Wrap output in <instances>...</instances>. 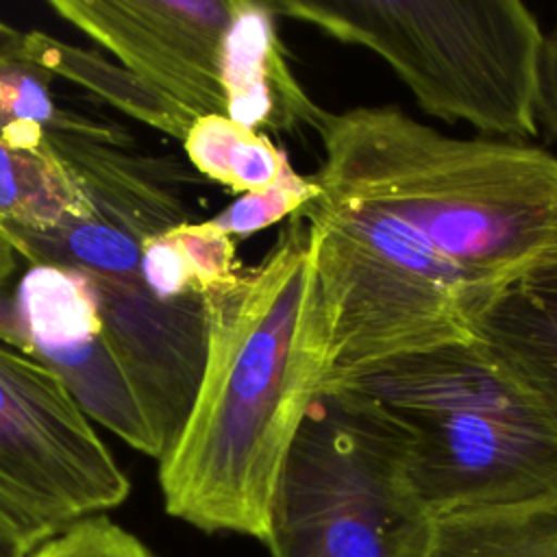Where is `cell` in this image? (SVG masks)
<instances>
[{"instance_id":"cell-1","label":"cell","mask_w":557,"mask_h":557,"mask_svg":"<svg viewBox=\"0 0 557 557\" xmlns=\"http://www.w3.org/2000/svg\"><path fill=\"white\" fill-rule=\"evenodd\" d=\"M309 228L324 387L389 357L470 339L472 313L557 259V157L446 137L394 107L326 113Z\"/></svg>"},{"instance_id":"cell-2","label":"cell","mask_w":557,"mask_h":557,"mask_svg":"<svg viewBox=\"0 0 557 557\" xmlns=\"http://www.w3.org/2000/svg\"><path fill=\"white\" fill-rule=\"evenodd\" d=\"M207 355L194 407L159 459L165 511L207 533L265 542L287 453L326 374V324L305 220L202 294Z\"/></svg>"},{"instance_id":"cell-3","label":"cell","mask_w":557,"mask_h":557,"mask_svg":"<svg viewBox=\"0 0 557 557\" xmlns=\"http://www.w3.org/2000/svg\"><path fill=\"white\" fill-rule=\"evenodd\" d=\"M333 389L405 433L409 483L435 520L557 494V418L472 339L389 357Z\"/></svg>"},{"instance_id":"cell-4","label":"cell","mask_w":557,"mask_h":557,"mask_svg":"<svg viewBox=\"0 0 557 557\" xmlns=\"http://www.w3.org/2000/svg\"><path fill=\"white\" fill-rule=\"evenodd\" d=\"M268 7L379 54L429 115L509 139L537 135L535 85L546 35L518 0H278Z\"/></svg>"},{"instance_id":"cell-5","label":"cell","mask_w":557,"mask_h":557,"mask_svg":"<svg viewBox=\"0 0 557 557\" xmlns=\"http://www.w3.org/2000/svg\"><path fill=\"white\" fill-rule=\"evenodd\" d=\"M435 535L409 483L405 433L374 405L322 392L278 476L272 557H431Z\"/></svg>"},{"instance_id":"cell-6","label":"cell","mask_w":557,"mask_h":557,"mask_svg":"<svg viewBox=\"0 0 557 557\" xmlns=\"http://www.w3.org/2000/svg\"><path fill=\"white\" fill-rule=\"evenodd\" d=\"M128 492L126 472L59 374L0 342V518L39 546Z\"/></svg>"},{"instance_id":"cell-7","label":"cell","mask_w":557,"mask_h":557,"mask_svg":"<svg viewBox=\"0 0 557 557\" xmlns=\"http://www.w3.org/2000/svg\"><path fill=\"white\" fill-rule=\"evenodd\" d=\"M46 144L65 163L89 200L91 215L50 233L4 228L30 265H59L124 281H141L144 244L194 222L181 163L131 150L115 124L59 109Z\"/></svg>"},{"instance_id":"cell-8","label":"cell","mask_w":557,"mask_h":557,"mask_svg":"<svg viewBox=\"0 0 557 557\" xmlns=\"http://www.w3.org/2000/svg\"><path fill=\"white\" fill-rule=\"evenodd\" d=\"M48 7L191 115H226L220 54L228 0H52Z\"/></svg>"},{"instance_id":"cell-9","label":"cell","mask_w":557,"mask_h":557,"mask_svg":"<svg viewBox=\"0 0 557 557\" xmlns=\"http://www.w3.org/2000/svg\"><path fill=\"white\" fill-rule=\"evenodd\" d=\"M83 274L98 296L104 344L137 394L163 457L181 435L202 379L205 298L161 300L141 281Z\"/></svg>"},{"instance_id":"cell-10","label":"cell","mask_w":557,"mask_h":557,"mask_svg":"<svg viewBox=\"0 0 557 557\" xmlns=\"http://www.w3.org/2000/svg\"><path fill=\"white\" fill-rule=\"evenodd\" d=\"M231 20L222 41L220 81L226 115L252 131L320 128L326 113L292 74L268 2L228 0Z\"/></svg>"},{"instance_id":"cell-11","label":"cell","mask_w":557,"mask_h":557,"mask_svg":"<svg viewBox=\"0 0 557 557\" xmlns=\"http://www.w3.org/2000/svg\"><path fill=\"white\" fill-rule=\"evenodd\" d=\"M466 333L557 418V259L492 292Z\"/></svg>"},{"instance_id":"cell-12","label":"cell","mask_w":557,"mask_h":557,"mask_svg":"<svg viewBox=\"0 0 557 557\" xmlns=\"http://www.w3.org/2000/svg\"><path fill=\"white\" fill-rule=\"evenodd\" d=\"M22 61L44 70L50 76H61L78 85L109 107L172 139H178L181 144L198 120L176 100L161 94L124 65L113 63L102 52L78 48L74 44L54 39L48 33H26Z\"/></svg>"},{"instance_id":"cell-13","label":"cell","mask_w":557,"mask_h":557,"mask_svg":"<svg viewBox=\"0 0 557 557\" xmlns=\"http://www.w3.org/2000/svg\"><path fill=\"white\" fill-rule=\"evenodd\" d=\"M15 305L28 337V357L54 368L102 335L91 281L72 268L30 265L15 289Z\"/></svg>"},{"instance_id":"cell-14","label":"cell","mask_w":557,"mask_h":557,"mask_svg":"<svg viewBox=\"0 0 557 557\" xmlns=\"http://www.w3.org/2000/svg\"><path fill=\"white\" fill-rule=\"evenodd\" d=\"M89 215V200L46 144V133L39 146L0 139V228L50 233Z\"/></svg>"},{"instance_id":"cell-15","label":"cell","mask_w":557,"mask_h":557,"mask_svg":"<svg viewBox=\"0 0 557 557\" xmlns=\"http://www.w3.org/2000/svg\"><path fill=\"white\" fill-rule=\"evenodd\" d=\"M237 239L211 218L150 237L141 250V278L161 300L207 294L237 276Z\"/></svg>"},{"instance_id":"cell-16","label":"cell","mask_w":557,"mask_h":557,"mask_svg":"<svg viewBox=\"0 0 557 557\" xmlns=\"http://www.w3.org/2000/svg\"><path fill=\"white\" fill-rule=\"evenodd\" d=\"M431 557H557V494L437 520Z\"/></svg>"},{"instance_id":"cell-17","label":"cell","mask_w":557,"mask_h":557,"mask_svg":"<svg viewBox=\"0 0 557 557\" xmlns=\"http://www.w3.org/2000/svg\"><path fill=\"white\" fill-rule=\"evenodd\" d=\"M183 148L202 176L242 196L274 183L287 163V154L263 133L237 124L228 115L198 117Z\"/></svg>"},{"instance_id":"cell-18","label":"cell","mask_w":557,"mask_h":557,"mask_svg":"<svg viewBox=\"0 0 557 557\" xmlns=\"http://www.w3.org/2000/svg\"><path fill=\"white\" fill-rule=\"evenodd\" d=\"M315 196L318 187L313 178L298 174L287 159L274 183L259 191L239 196L211 220L233 239H244L265 226L296 215Z\"/></svg>"},{"instance_id":"cell-19","label":"cell","mask_w":557,"mask_h":557,"mask_svg":"<svg viewBox=\"0 0 557 557\" xmlns=\"http://www.w3.org/2000/svg\"><path fill=\"white\" fill-rule=\"evenodd\" d=\"M28 557H159L111 518L91 516L54 533Z\"/></svg>"},{"instance_id":"cell-20","label":"cell","mask_w":557,"mask_h":557,"mask_svg":"<svg viewBox=\"0 0 557 557\" xmlns=\"http://www.w3.org/2000/svg\"><path fill=\"white\" fill-rule=\"evenodd\" d=\"M50 78L22 59L0 65V135L22 124L48 126L57 117L59 109L48 89Z\"/></svg>"},{"instance_id":"cell-21","label":"cell","mask_w":557,"mask_h":557,"mask_svg":"<svg viewBox=\"0 0 557 557\" xmlns=\"http://www.w3.org/2000/svg\"><path fill=\"white\" fill-rule=\"evenodd\" d=\"M535 117L548 135L557 137V35L544 37L537 85H535Z\"/></svg>"},{"instance_id":"cell-22","label":"cell","mask_w":557,"mask_h":557,"mask_svg":"<svg viewBox=\"0 0 557 557\" xmlns=\"http://www.w3.org/2000/svg\"><path fill=\"white\" fill-rule=\"evenodd\" d=\"M0 342L28 355V337L17 313L15 296H0Z\"/></svg>"},{"instance_id":"cell-23","label":"cell","mask_w":557,"mask_h":557,"mask_svg":"<svg viewBox=\"0 0 557 557\" xmlns=\"http://www.w3.org/2000/svg\"><path fill=\"white\" fill-rule=\"evenodd\" d=\"M33 548H37V544H33L11 522L0 518V557H28Z\"/></svg>"},{"instance_id":"cell-24","label":"cell","mask_w":557,"mask_h":557,"mask_svg":"<svg viewBox=\"0 0 557 557\" xmlns=\"http://www.w3.org/2000/svg\"><path fill=\"white\" fill-rule=\"evenodd\" d=\"M26 33L0 20V65L9 61H20L24 52Z\"/></svg>"},{"instance_id":"cell-25","label":"cell","mask_w":557,"mask_h":557,"mask_svg":"<svg viewBox=\"0 0 557 557\" xmlns=\"http://www.w3.org/2000/svg\"><path fill=\"white\" fill-rule=\"evenodd\" d=\"M17 259H20V255H17L15 246L0 231V296H9L7 287L17 270Z\"/></svg>"}]
</instances>
